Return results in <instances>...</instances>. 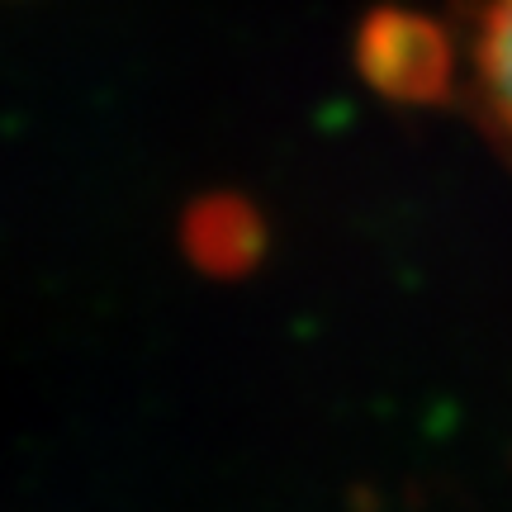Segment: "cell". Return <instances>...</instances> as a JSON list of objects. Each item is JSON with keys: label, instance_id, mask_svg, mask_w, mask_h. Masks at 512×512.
Listing matches in <instances>:
<instances>
[{"label": "cell", "instance_id": "obj_1", "mask_svg": "<svg viewBox=\"0 0 512 512\" xmlns=\"http://www.w3.org/2000/svg\"><path fill=\"white\" fill-rule=\"evenodd\" d=\"M479 91L489 100L494 119L512 138V0H484L475 38Z\"/></svg>", "mask_w": 512, "mask_h": 512}]
</instances>
